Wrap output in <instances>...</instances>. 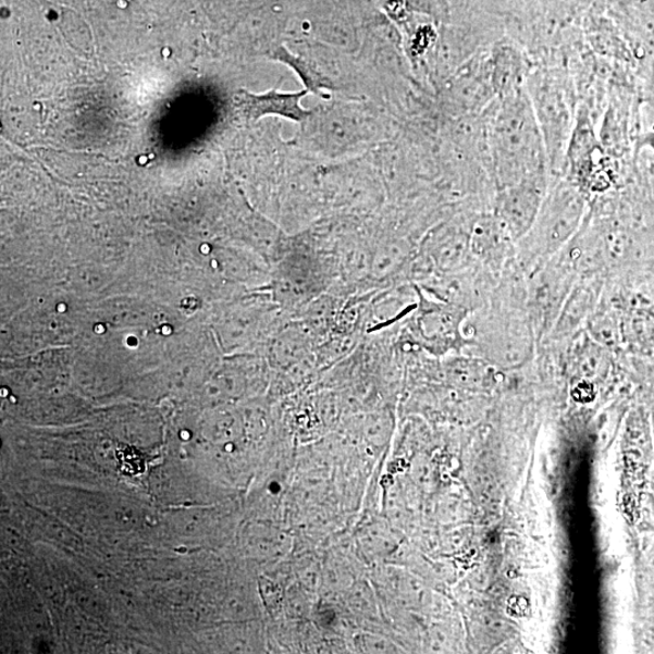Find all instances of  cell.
<instances>
[{
  "instance_id": "obj_5",
  "label": "cell",
  "mask_w": 654,
  "mask_h": 654,
  "mask_svg": "<svg viewBox=\"0 0 654 654\" xmlns=\"http://www.w3.org/2000/svg\"><path fill=\"white\" fill-rule=\"evenodd\" d=\"M495 70V81L497 89L502 96L509 95L520 90L519 82L522 78V63L517 53L499 52Z\"/></svg>"
},
{
  "instance_id": "obj_4",
  "label": "cell",
  "mask_w": 654,
  "mask_h": 654,
  "mask_svg": "<svg viewBox=\"0 0 654 654\" xmlns=\"http://www.w3.org/2000/svg\"><path fill=\"white\" fill-rule=\"evenodd\" d=\"M305 95L306 91L297 94L270 91L263 95L238 91L234 96V104L238 112L249 121L259 120L268 114H276L288 118V120L304 122L309 115L299 104Z\"/></svg>"
},
{
  "instance_id": "obj_3",
  "label": "cell",
  "mask_w": 654,
  "mask_h": 654,
  "mask_svg": "<svg viewBox=\"0 0 654 654\" xmlns=\"http://www.w3.org/2000/svg\"><path fill=\"white\" fill-rule=\"evenodd\" d=\"M583 200L572 188L560 187L541 208L538 220L546 245L563 244L575 232L582 218ZM534 222V223H535Z\"/></svg>"
},
{
  "instance_id": "obj_2",
  "label": "cell",
  "mask_w": 654,
  "mask_h": 654,
  "mask_svg": "<svg viewBox=\"0 0 654 654\" xmlns=\"http://www.w3.org/2000/svg\"><path fill=\"white\" fill-rule=\"evenodd\" d=\"M542 208L540 177L523 180L504 189L501 196V222L513 237L529 232Z\"/></svg>"
},
{
  "instance_id": "obj_1",
  "label": "cell",
  "mask_w": 654,
  "mask_h": 654,
  "mask_svg": "<svg viewBox=\"0 0 654 654\" xmlns=\"http://www.w3.org/2000/svg\"><path fill=\"white\" fill-rule=\"evenodd\" d=\"M492 136L501 180L508 187L540 177L544 138L534 107L521 89L503 96Z\"/></svg>"
},
{
  "instance_id": "obj_6",
  "label": "cell",
  "mask_w": 654,
  "mask_h": 654,
  "mask_svg": "<svg viewBox=\"0 0 654 654\" xmlns=\"http://www.w3.org/2000/svg\"><path fill=\"white\" fill-rule=\"evenodd\" d=\"M591 301L592 294H589L584 288L577 289L572 298H570V301L567 303L563 319L557 328L563 330L573 329V326L578 324V321L583 319L588 305Z\"/></svg>"
},
{
  "instance_id": "obj_7",
  "label": "cell",
  "mask_w": 654,
  "mask_h": 654,
  "mask_svg": "<svg viewBox=\"0 0 654 654\" xmlns=\"http://www.w3.org/2000/svg\"><path fill=\"white\" fill-rule=\"evenodd\" d=\"M634 144L637 151L641 149H649L654 156V131L639 134L634 137Z\"/></svg>"
}]
</instances>
